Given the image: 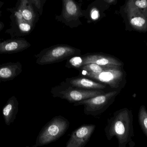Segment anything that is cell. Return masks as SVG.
<instances>
[{"mask_svg":"<svg viewBox=\"0 0 147 147\" xmlns=\"http://www.w3.org/2000/svg\"><path fill=\"white\" fill-rule=\"evenodd\" d=\"M133 115L132 110L123 108L114 112L107 120L104 131L107 140L114 137L118 141V147H126L132 141L134 136Z\"/></svg>","mask_w":147,"mask_h":147,"instance_id":"1","label":"cell"},{"mask_svg":"<svg viewBox=\"0 0 147 147\" xmlns=\"http://www.w3.org/2000/svg\"><path fill=\"white\" fill-rule=\"evenodd\" d=\"M69 125V122L63 117H55L42 128L32 147L42 146L56 141L67 132Z\"/></svg>","mask_w":147,"mask_h":147,"instance_id":"2","label":"cell"},{"mask_svg":"<svg viewBox=\"0 0 147 147\" xmlns=\"http://www.w3.org/2000/svg\"><path fill=\"white\" fill-rule=\"evenodd\" d=\"M123 66L107 65L100 72L85 71L88 78L108 85L115 90H121L127 84V73Z\"/></svg>","mask_w":147,"mask_h":147,"instance_id":"3","label":"cell"},{"mask_svg":"<svg viewBox=\"0 0 147 147\" xmlns=\"http://www.w3.org/2000/svg\"><path fill=\"white\" fill-rule=\"evenodd\" d=\"M51 93L53 97L59 98L74 103L93 97L104 94L101 90H88L76 88L70 85L65 81L53 87Z\"/></svg>","mask_w":147,"mask_h":147,"instance_id":"4","label":"cell"},{"mask_svg":"<svg viewBox=\"0 0 147 147\" xmlns=\"http://www.w3.org/2000/svg\"><path fill=\"white\" fill-rule=\"evenodd\" d=\"M119 13L124 21L126 31L147 32V16L142 11L125 2L120 7Z\"/></svg>","mask_w":147,"mask_h":147,"instance_id":"5","label":"cell"},{"mask_svg":"<svg viewBox=\"0 0 147 147\" xmlns=\"http://www.w3.org/2000/svg\"><path fill=\"white\" fill-rule=\"evenodd\" d=\"M121 90H115L74 104V106L84 105V113L87 115H98L103 113L113 103Z\"/></svg>","mask_w":147,"mask_h":147,"instance_id":"6","label":"cell"},{"mask_svg":"<svg viewBox=\"0 0 147 147\" xmlns=\"http://www.w3.org/2000/svg\"><path fill=\"white\" fill-rule=\"evenodd\" d=\"M79 49L66 45H58L46 48L35 56L36 63L50 64L63 61L69 57L80 54Z\"/></svg>","mask_w":147,"mask_h":147,"instance_id":"7","label":"cell"},{"mask_svg":"<svg viewBox=\"0 0 147 147\" xmlns=\"http://www.w3.org/2000/svg\"><path fill=\"white\" fill-rule=\"evenodd\" d=\"M62 1V13L60 15L56 16V19L71 28L81 25L80 18L85 17L86 10L81 9L80 3H78L75 0Z\"/></svg>","mask_w":147,"mask_h":147,"instance_id":"8","label":"cell"},{"mask_svg":"<svg viewBox=\"0 0 147 147\" xmlns=\"http://www.w3.org/2000/svg\"><path fill=\"white\" fill-rule=\"evenodd\" d=\"M96 129L93 124H84L73 131L65 147H84L90 139Z\"/></svg>","mask_w":147,"mask_h":147,"instance_id":"9","label":"cell"},{"mask_svg":"<svg viewBox=\"0 0 147 147\" xmlns=\"http://www.w3.org/2000/svg\"><path fill=\"white\" fill-rule=\"evenodd\" d=\"M81 66L88 64L93 63L102 66L115 65L123 66L124 63L117 58L106 54H92L81 58Z\"/></svg>","mask_w":147,"mask_h":147,"instance_id":"10","label":"cell"},{"mask_svg":"<svg viewBox=\"0 0 147 147\" xmlns=\"http://www.w3.org/2000/svg\"><path fill=\"white\" fill-rule=\"evenodd\" d=\"M31 45L22 38H13L0 42V54H13L26 50Z\"/></svg>","mask_w":147,"mask_h":147,"instance_id":"11","label":"cell"},{"mask_svg":"<svg viewBox=\"0 0 147 147\" xmlns=\"http://www.w3.org/2000/svg\"><path fill=\"white\" fill-rule=\"evenodd\" d=\"M22 71L20 62L5 63L0 65V82L12 80Z\"/></svg>","mask_w":147,"mask_h":147,"instance_id":"12","label":"cell"},{"mask_svg":"<svg viewBox=\"0 0 147 147\" xmlns=\"http://www.w3.org/2000/svg\"><path fill=\"white\" fill-rule=\"evenodd\" d=\"M65 82L73 87L80 89L102 90L106 87V85L83 77L68 78Z\"/></svg>","mask_w":147,"mask_h":147,"instance_id":"13","label":"cell"},{"mask_svg":"<svg viewBox=\"0 0 147 147\" xmlns=\"http://www.w3.org/2000/svg\"><path fill=\"white\" fill-rule=\"evenodd\" d=\"M19 102L15 96L9 98L3 108L2 115L5 124L9 126L14 121L19 109Z\"/></svg>","mask_w":147,"mask_h":147,"instance_id":"14","label":"cell"},{"mask_svg":"<svg viewBox=\"0 0 147 147\" xmlns=\"http://www.w3.org/2000/svg\"><path fill=\"white\" fill-rule=\"evenodd\" d=\"M28 0H21V5L16 13L17 19L22 20L33 26L36 15L32 4Z\"/></svg>","mask_w":147,"mask_h":147,"instance_id":"15","label":"cell"},{"mask_svg":"<svg viewBox=\"0 0 147 147\" xmlns=\"http://www.w3.org/2000/svg\"><path fill=\"white\" fill-rule=\"evenodd\" d=\"M138 117L141 129L147 138V110L145 105H142L140 107Z\"/></svg>","mask_w":147,"mask_h":147,"instance_id":"16","label":"cell"},{"mask_svg":"<svg viewBox=\"0 0 147 147\" xmlns=\"http://www.w3.org/2000/svg\"><path fill=\"white\" fill-rule=\"evenodd\" d=\"M102 12L103 13V11L97 5L90 6L88 9L86 10L85 17L91 21H96L101 19Z\"/></svg>","mask_w":147,"mask_h":147,"instance_id":"17","label":"cell"},{"mask_svg":"<svg viewBox=\"0 0 147 147\" xmlns=\"http://www.w3.org/2000/svg\"><path fill=\"white\" fill-rule=\"evenodd\" d=\"M125 2L130 3L147 16V0H126Z\"/></svg>","mask_w":147,"mask_h":147,"instance_id":"18","label":"cell"},{"mask_svg":"<svg viewBox=\"0 0 147 147\" xmlns=\"http://www.w3.org/2000/svg\"><path fill=\"white\" fill-rule=\"evenodd\" d=\"M105 67V66H102L96 64L90 63L85 65L81 66L80 68V69L83 71L100 72L104 69Z\"/></svg>","mask_w":147,"mask_h":147,"instance_id":"19","label":"cell"},{"mask_svg":"<svg viewBox=\"0 0 147 147\" xmlns=\"http://www.w3.org/2000/svg\"><path fill=\"white\" fill-rule=\"evenodd\" d=\"M117 2V0H96L93 3L97 5L102 11L107 10L112 5H115Z\"/></svg>","mask_w":147,"mask_h":147,"instance_id":"20","label":"cell"},{"mask_svg":"<svg viewBox=\"0 0 147 147\" xmlns=\"http://www.w3.org/2000/svg\"><path fill=\"white\" fill-rule=\"evenodd\" d=\"M40 14H42L43 6L45 3L46 0H31Z\"/></svg>","mask_w":147,"mask_h":147,"instance_id":"21","label":"cell"},{"mask_svg":"<svg viewBox=\"0 0 147 147\" xmlns=\"http://www.w3.org/2000/svg\"><path fill=\"white\" fill-rule=\"evenodd\" d=\"M129 147H134L135 146V143L133 141H130L129 143H128Z\"/></svg>","mask_w":147,"mask_h":147,"instance_id":"22","label":"cell"},{"mask_svg":"<svg viewBox=\"0 0 147 147\" xmlns=\"http://www.w3.org/2000/svg\"><path fill=\"white\" fill-rule=\"evenodd\" d=\"M3 26L2 24L1 23H0V31H1V30L3 28Z\"/></svg>","mask_w":147,"mask_h":147,"instance_id":"23","label":"cell"},{"mask_svg":"<svg viewBox=\"0 0 147 147\" xmlns=\"http://www.w3.org/2000/svg\"><path fill=\"white\" fill-rule=\"evenodd\" d=\"M83 0H79V2L80 3H81L83 1Z\"/></svg>","mask_w":147,"mask_h":147,"instance_id":"24","label":"cell"},{"mask_svg":"<svg viewBox=\"0 0 147 147\" xmlns=\"http://www.w3.org/2000/svg\"><path fill=\"white\" fill-rule=\"evenodd\" d=\"M26 147H30V146H26Z\"/></svg>","mask_w":147,"mask_h":147,"instance_id":"25","label":"cell"},{"mask_svg":"<svg viewBox=\"0 0 147 147\" xmlns=\"http://www.w3.org/2000/svg\"><path fill=\"white\" fill-rule=\"evenodd\" d=\"M146 46H147V42L146 43Z\"/></svg>","mask_w":147,"mask_h":147,"instance_id":"26","label":"cell"}]
</instances>
